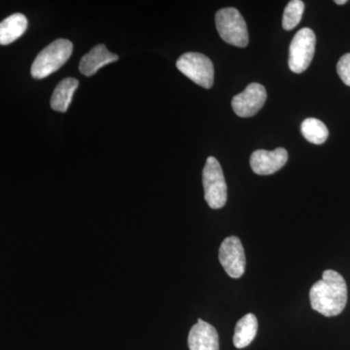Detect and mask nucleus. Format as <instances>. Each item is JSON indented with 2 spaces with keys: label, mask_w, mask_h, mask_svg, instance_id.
Wrapping results in <instances>:
<instances>
[{
  "label": "nucleus",
  "mask_w": 350,
  "mask_h": 350,
  "mask_svg": "<svg viewBox=\"0 0 350 350\" xmlns=\"http://www.w3.org/2000/svg\"><path fill=\"white\" fill-rule=\"evenodd\" d=\"M310 305L313 310L327 317H337L344 312L347 301V286L338 271L327 269L322 280L310 288Z\"/></svg>",
  "instance_id": "1"
},
{
  "label": "nucleus",
  "mask_w": 350,
  "mask_h": 350,
  "mask_svg": "<svg viewBox=\"0 0 350 350\" xmlns=\"http://www.w3.org/2000/svg\"><path fill=\"white\" fill-rule=\"evenodd\" d=\"M73 45L68 39H57L44 48L32 64L31 73L36 79H43L59 70L72 54Z\"/></svg>",
  "instance_id": "2"
},
{
  "label": "nucleus",
  "mask_w": 350,
  "mask_h": 350,
  "mask_svg": "<svg viewBox=\"0 0 350 350\" xmlns=\"http://www.w3.org/2000/svg\"><path fill=\"white\" fill-rule=\"evenodd\" d=\"M215 23L221 38L226 43L241 48L247 46L250 40L247 25L238 9L232 7L221 9L216 13Z\"/></svg>",
  "instance_id": "3"
},
{
  "label": "nucleus",
  "mask_w": 350,
  "mask_h": 350,
  "mask_svg": "<svg viewBox=\"0 0 350 350\" xmlns=\"http://www.w3.org/2000/svg\"><path fill=\"white\" fill-rule=\"evenodd\" d=\"M204 199L211 208H222L227 202V184L220 163L214 157L207 158L202 172Z\"/></svg>",
  "instance_id": "4"
},
{
  "label": "nucleus",
  "mask_w": 350,
  "mask_h": 350,
  "mask_svg": "<svg viewBox=\"0 0 350 350\" xmlns=\"http://www.w3.org/2000/svg\"><path fill=\"white\" fill-rule=\"evenodd\" d=\"M176 68L196 84L211 89L214 82L213 62L200 53L189 52L182 55L176 62Z\"/></svg>",
  "instance_id": "5"
},
{
  "label": "nucleus",
  "mask_w": 350,
  "mask_h": 350,
  "mask_svg": "<svg viewBox=\"0 0 350 350\" xmlns=\"http://www.w3.org/2000/svg\"><path fill=\"white\" fill-rule=\"evenodd\" d=\"M315 43L317 38L312 29L304 27L297 32L290 44L288 59L290 70L299 75L308 69L314 56Z\"/></svg>",
  "instance_id": "6"
},
{
  "label": "nucleus",
  "mask_w": 350,
  "mask_h": 350,
  "mask_svg": "<svg viewBox=\"0 0 350 350\" xmlns=\"http://www.w3.org/2000/svg\"><path fill=\"white\" fill-rule=\"evenodd\" d=\"M219 261L226 273L239 278L245 271L246 259L243 243L237 237H228L219 248Z\"/></svg>",
  "instance_id": "7"
},
{
  "label": "nucleus",
  "mask_w": 350,
  "mask_h": 350,
  "mask_svg": "<svg viewBox=\"0 0 350 350\" xmlns=\"http://www.w3.org/2000/svg\"><path fill=\"white\" fill-rule=\"evenodd\" d=\"M267 92L259 83H251L243 93L232 98V107L234 113L243 118L254 116L264 107Z\"/></svg>",
  "instance_id": "8"
},
{
  "label": "nucleus",
  "mask_w": 350,
  "mask_h": 350,
  "mask_svg": "<svg viewBox=\"0 0 350 350\" xmlns=\"http://www.w3.org/2000/svg\"><path fill=\"white\" fill-rule=\"evenodd\" d=\"M288 161L286 149L276 148L273 151L256 150L250 157V165L258 175L275 174L284 167Z\"/></svg>",
  "instance_id": "9"
},
{
  "label": "nucleus",
  "mask_w": 350,
  "mask_h": 350,
  "mask_svg": "<svg viewBox=\"0 0 350 350\" xmlns=\"http://www.w3.org/2000/svg\"><path fill=\"white\" fill-rule=\"evenodd\" d=\"M190 350H219V336L213 325L200 319L191 329L188 337Z\"/></svg>",
  "instance_id": "10"
},
{
  "label": "nucleus",
  "mask_w": 350,
  "mask_h": 350,
  "mask_svg": "<svg viewBox=\"0 0 350 350\" xmlns=\"http://www.w3.org/2000/svg\"><path fill=\"white\" fill-rule=\"evenodd\" d=\"M117 55L108 51L103 44L96 45L82 57L79 64V70L83 75L90 77L98 72V70L108 64L118 61Z\"/></svg>",
  "instance_id": "11"
},
{
  "label": "nucleus",
  "mask_w": 350,
  "mask_h": 350,
  "mask_svg": "<svg viewBox=\"0 0 350 350\" xmlns=\"http://www.w3.org/2000/svg\"><path fill=\"white\" fill-rule=\"evenodd\" d=\"M27 29V19L21 13L13 14L0 23V45H9L19 39Z\"/></svg>",
  "instance_id": "12"
},
{
  "label": "nucleus",
  "mask_w": 350,
  "mask_h": 350,
  "mask_svg": "<svg viewBox=\"0 0 350 350\" xmlns=\"http://www.w3.org/2000/svg\"><path fill=\"white\" fill-rule=\"evenodd\" d=\"M78 82L75 78H66L57 84L51 98V107L57 112H66L77 90Z\"/></svg>",
  "instance_id": "13"
},
{
  "label": "nucleus",
  "mask_w": 350,
  "mask_h": 350,
  "mask_svg": "<svg viewBox=\"0 0 350 350\" xmlns=\"http://www.w3.org/2000/svg\"><path fill=\"white\" fill-rule=\"evenodd\" d=\"M258 331V320L253 313H248L243 319H239L234 329V342L237 349H244L248 347L256 337Z\"/></svg>",
  "instance_id": "14"
},
{
  "label": "nucleus",
  "mask_w": 350,
  "mask_h": 350,
  "mask_svg": "<svg viewBox=\"0 0 350 350\" xmlns=\"http://www.w3.org/2000/svg\"><path fill=\"white\" fill-rule=\"evenodd\" d=\"M301 135L312 144H323L329 137V131L325 124L319 119L308 118L301 123Z\"/></svg>",
  "instance_id": "15"
},
{
  "label": "nucleus",
  "mask_w": 350,
  "mask_h": 350,
  "mask_svg": "<svg viewBox=\"0 0 350 350\" xmlns=\"http://www.w3.org/2000/svg\"><path fill=\"white\" fill-rule=\"evenodd\" d=\"M305 11V3L301 0H292L285 7L283 13L282 27L286 31H291L300 24Z\"/></svg>",
  "instance_id": "16"
},
{
  "label": "nucleus",
  "mask_w": 350,
  "mask_h": 350,
  "mask_svg": "<svg viewBox=\"0 0 350 350\" xmlns=\"http://www.w3.org/2000/svg\"><path fill=\"white\" fill-rule=\"evenodd\" d=\"M337 71L342 81L350 87V53L340 57L337 64Z\"/></svg>",
  "instance_id": "17"
},
{
  "label": "nucleus",
  "mask_w": 350,
  "mask_h": 350,
  "mask_svg": "<svg viewBox=\"0 0 350 350\" xmlns=\"http://www.w3.org/2000/svg\"><path fill=\"white\" fill-rule=\"evenodd\" d=\"M347 2V0H336L335 3L338 5H344Z\"/></svg>",
  "instance_id": "18"
}]
</instances>
